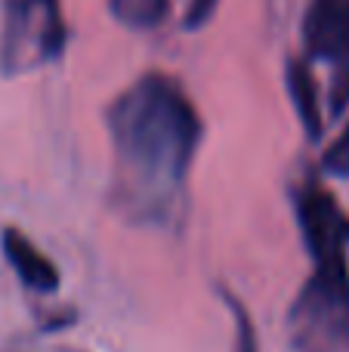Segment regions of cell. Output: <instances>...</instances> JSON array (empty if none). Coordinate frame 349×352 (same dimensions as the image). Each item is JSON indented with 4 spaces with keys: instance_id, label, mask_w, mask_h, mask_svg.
Here are the masks:
<instances>
[{
    "instance_id": "6da1fadb",
    "label": "cell",
    "mask_w": 349,
    "mask_h": 352,
    "mask_svg": "<svg viewBox=\"0 0 349 352\" xmlns=\"http://www.w3.org/2000/svg\"><path fill=\"white\" fill-rule=\"evenodd\" d=\"M115 186L121 207L167 219L177 207L201 142V118L177 80L146 74L109 109Z\"/></svg>"
},
{
    "instance_id": "7a4b0ae2",
    "label": "cell",
    "mask_w": 349,
    "mask_h": 352,
    "mask_svg": "<svg viewBox=\"0 0 349 352\" xmlns=\"http://www.w3.org/2000/svg\"><path fill=\"white\" fill-rule=\"evenodd\" d=\"M297 223L313 275L291 306V343L297 352H349V217L328 188L306 182L297 192Z\"/></svg>"
},
{
    "instance_id": "3957f363",
    "label": "cell",
    "mask_w": 349,
    "mask_h": 352,
    "mask_svg": "<svg viewBox=\"0 0 349 352\" xmlns=\"http://www.w3.org/2000/svg\"><path fill=\"white\" fill-rule=\"evenodd\" d=\"M68 31L59 0H3L0 65L6 74H22L47 65L65 50Z\"/></svg>"
},
{
    "instance_id": "277c9868",
    "label": "cell",
    "mask_w": 349,
    "mask_h": 352,
    "mask_svg": "<svg viewBox=\"0 0 349 352\" xmlns=\"http://www.w3.org/2000/svg\"><path fill=\"white\" fill-rule=\"evenodd\" d=\"M303 43L315 59L349 62V0H313L303 16Z\"/></svg>"
},
{
    "instance_id": "5b68a950",
    "label": "cell",
    "mask_w": 349,
    "mask_h": 352,
    "mask_svg": "<svg viewBox=\"0 0 349 352\" xmlns=\"http://www.w3.org/2000/svg\"><path fill=\"white\" fill-rule=\"evenodd\" d=\"M0 248H3L6 263L12 266V272L19 275L25 287L31 291H41V294H53L59 287V272L56 266L16 229H6L3 238H0Z\"/></svg>"
},
{
    "instance_id": "8992f818",
    "label": "cell",
    "mask_w": 349,
    "mask_h": 352,
    "mask_svg": "<svg viewBox=\"0 0 349 352\" xmlns=\"http://www.w3.org/2000/svg\"><path fill=\"white\" fill-rule=\"evenodd\" d=\"M288 90H291V99H294V109H297L303 130L309 133V140H319L322 136L319 90H315V80L303 62H291L288 65Z\"/></svg>"
},
{
    "instance_id": "52a82bcc",
    "label": "cell",
    "mask_w": 349,
    "mask_h": 352,
    "mask_svg": "<svg viewBox=\"0 0 349 352\" xmlns=\"http://www.w3.org/2000/svg\"><path fill=\"white\" fill-rule=\"evenodd\" d=\"M117 22L127 28H155L167 16L170 0H109Z\"/></svg>"
},
{
    "instance_id": "ba28073f",
    "label": "cell",
    "mask_w": 349,
    "mask_h": 352,
    "mask_svg": "<svg viewBox=\"0 0 349 352\" xmlns=\"http://www.w3.org/2000/svg\"><path fill=\"white\" fill-rule=\"evenodd\" d=\"M322 167H325L331 176H349V124H346L344 133L328 146L325 158H322Z\"/></svg>"
},
{
    "instance_id": "9c48e42d",
    "label": "cell",
    "mask_w": 349,
    "mask_h": 352,
    "mask_svg": "<svg viewBox=\"0 0 349 352\" xmlns=\"http://www.w3.org/2000/svg\"><path fill=\"white\" fill-rule=\"evenodd\" d=\"M229 306L235 312V324H238V352H257V334H254V324H251V316L245 312V306L238 300H232L226 294Z\"/></svg>"
},
{
    "instance_id": "30bf717a",
    "label": "cell",
    "mask_w": 349,
    "mask_h": 352,
    "mask_svg": "<svg viewBox=\"0 0 349 352\" xmlns=\"http://www.w3.org/2000/svg\"><path fill=\"white\" fill-rule=\"evenodd\" d=\"M346 105H349V62L331 84V111L334 115H340Z\"/></svg>"
},
{
    "instance_id": "8fae6325",
    "label": "cell",
    "mask_w": 349,
    "mask_h": 352,
    "mask_svg": "<svg viewBox=\"0 0 349 352\" xmlns=\"http://www.w3.org/2000/svg\"><path fill=\"white\" fill-rule=\"evenodd\" d=\"M214 10H216V0H192L189 12H185V28H201Z\"/></svg>"
}]
</instances>
